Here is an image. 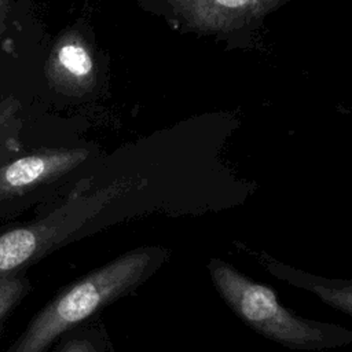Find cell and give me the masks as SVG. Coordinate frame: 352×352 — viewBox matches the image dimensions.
Listing matches in <instances>:
<instances>
[{
    "label": "cell",
    "instance_id": "obj_4",
    "mask_svg": "<svg viewBox=\"0 0 352 352\" xmlns=\"http://www.w3.org/2000/svg\"><path fill=\"white\" fill-rule=\"evenodd\" d=\"M85 147L43 148L0 165V217L55 192L89 160Z\"/></svg>",
    "mask_w": 352,
    "mask_h": 352
},
{
    "label": "cell",
    "instance_id": "obj_11",
    "mask_svg": "<svg viewBox=\"0 0 352 352\" xmlns=\"http://www.w3.org/2000/svg\"><path fill=\"white\" fill-rule=\"evenodd\" d=\"M10 11V0H0V36L6 28V19Z\"/></svg>",
    "mask_w": 352,
    "mask_h": 352
},
{
    "label": "cell",
    "instance_id": "obj_6",
    "mask_svg": "<svg viewBox=\"0 0 352 352\" xmlns=\"http://www.w3.org/2000/svg\"><path fill=\"white\" fill-rule=\"evenodd\" d=\"M260 263L272 276L282 279L297 289L309 292L323 304L352 316V279L314 275L267 256H261Z\"/></svg>",
    "mask_w": 352,
    "mask_h": 352
},
{
    "label": "cell",
    "instance_id": "obj_2",
    "mask_svg": "<svg viewBox=\"0 0 352 352\" xmlns=\"http://www.w3.org/2000/svg\"><path fill=\"white\" fill-rule=\"evenodd\" d=\"M208 270L226 305L264 338L301 351H323L352 344L351 329L297 315L282 304L271 287L252 279L230 263L212 258Z\"/></svg>",
    "mask_w": 352,
    "mask_h": 352
},
{
    "label": "cell",
    "instance_id": "obj_5",
    "mask_svg": "<svg viewBox=\"0 0 352 352\" xmlns=\"http://www.w3.org/2000/svg\"><path fill=\"white\" fill-rule=\"evenodd\" d=\"M50 85L67 95L84 96L96 82V63L87 37L78 30L63 33L54 44L45 63Z\"/></svg>",
    "mask_w": 352,
    "mask_h": 352
},
{
    "label": "cell",
    "instance_id": "obj_7",
    "mask_svg": "<svg viewBox=\"0 0 352 352\" xmlns=\"http://www.w3.org/2000/svg\"><path fill=\"white\" fill-rule=\"evenodd\" d=\"M280 0H191L186 7L191 22L205 29H230L271 10Z\"/></svg>",
    "mask_w": 352,
    "mask_h": 352
},
{
    "label": "cell",
    "instance_id": "obj_9",
    "mask_svg": "<svg viewBox=\"0 0 352 352\" xmlns=\"http://www.w3.org/2000/svg\"><path fill=\"white\" fill-rule=\"evenodd\" d=\"M15 111L11 100H0V147L11 153L18 150V131L21 126Z\"/></svg>",
    "mask_w": 352,
    "mask_h": 352
},
{
    "label": "cell",
    "instance_id": "obj_10",
    "mask_svg": "<svg viewBox=\"0 0 352 352\" xmlns=\"http://www.w3.org/2000/svg\"><path fill=\"white\" fill-rule=\"evenodd\" d=\"M58 352H106L104 344L98 334L74 336L69 338Z\"/></svg>",
    "mask_w": 352,
    "mask_h": 352
},
{
    "label": "cell",
    "instance_id": "obj_8",
    "mask_svg": "<svg viewBox=\"0 0 352 352\" xmlns=\"http://www.w3.org/2000/svg\"><path fill=\"white\" fill-rule=\"evenodd\" d=\"M29 290L30 283L22 272L0 278V326Z\"/></svg>",
    "mask_w": 352,
    "mask_h": 352
},
{
    "label": "cell",
    "instance_id": "obj_3",
    "mask_svg": "<svg viewBox=\"0 0 352 352\" xmlns=\"http://www.w3.org/2000/svg\"><path fill=\"white\" fill-rule=\"evenodd\" d=\"M124 190L125 184L120 182L74 194L52 213L0 234V278L21 272L67 242Z\"/></svg>",
    "mask_w": 352,
    "mask_h": 352
},
{
    "label": "cell",
    "instance_id": "obj_1",
    "mask_svg": "<svg viewBox=\"0 0 352 352\" xmlns=\"http://www.w3.org/2000/svg\"><path fill=\"white\" fill-rule=\"evenodd\" d=\"M168 254L162 246H143L96 268L54 297L6 352H45L55 338L146 282Z\"/></svg>",
    "mask_w": 352,
    "mask_h": 352
}]
</instances>
